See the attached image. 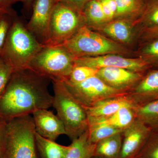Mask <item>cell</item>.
I'll return each mask as SVG.
<instances>
[{"instance_id":"cell-33","label":"cell","mask_w":158,"mask_h":158,"mask_svg":"<svg viewBox=\"0 0 158 158\" xmlns=\"http://www.w3.org/2000/svg\"><path fill=\"white\" fill-rule=\"evenodd\" d=\"M142 37L146 42L158 38V27L143 28Z\"/></svg>"},{"instance_id":"cell-20","label":"cell","mask_w":158,"mask_h":158,"mask_svg":"<svg viewBox=\"0 0 158 158\" xmlns=\"http://www.w3.org/2000/svg\"><path fill=\"white\" fill-rule=\"evenodd\" d=\"M130 23L124 19L111 21L104 26L103 32L119 42H130L133 36L132 28Z\"/></svg>"},{"instance_id":"cell-15","label":"cell","mask_w":158,"mask_h":158,"mask_svg":"<svg viewBox=\"0 0 158 158\" xmlns=\"http://www.w3.org/2000/svg\"><path fill=\"white\" fill-rule=\"evenodd\" d=\"M127 94L106 99L91 106L84 107L88 117L98 118L109 117L123 107L136 106L128 98Z\"/></svg>"},{"instance_id":"cell-21","label":"cell","mask_w":158,"mask_h":158,"mask_svg":"<svg viewBox=\"0 0 158 158\" xmlns=\"http://www.w3.org/2000/svg\"><path fill=\"white\" fill-rule=\"evenodd\" d=\"M135 110L136 118L152 131L158 129V100L136 106Z\"/></svg>"},{"instance_id":"cell-14","label":"cell","mask_w":158,"mask_h":158,"mask_svg":"<svg viewBox=\"0 0 158 158\" xmlns=\"http://www.w3.org/2000/svg\"><path fill=\"white\" fill-rule=\"evenodd\" d=\"M127 96L135 106L158 100V68L145 73Z\"/></svg>"},{"instance_id":"cell-36","label":"cell","mask_w":158,"mask_h":158,"mask_svg":"<svg viewBox=\"0 0 158 158\" xmlns=\"http://www.w3.org/2000/svg\"><path fill=\"white\" fill-rule=\"evenodd\" d=\"M34 0H23V7L27 11H29L32 9Z\"/></svg>"},{"instance_id":"cell-39","label":"cell","mask_w":158,"mask_h":158,"mask_svg":"<svg viewBox=\"0 0 158 158\" xmlns=\"http://www.w3.org/2000/svg\"></svg>"},{"instance_id":"cell-34","label":"cell","mask_w":158,"mask_h":158,"mask_svg":"<svg viewBox=\"0 0 158 158\" xmlns=\"http://www.w3.org/2000/svg\"><path fill=\"white\" fill-rule=\"evenodd\" d=\"M70 4L75 8L82 11V9L89 0H61Z\"/></svg>"},{"instance_id":"cell-22","label":"cell","mask_w":158,"mask_h":158,"mask_svg":"<svg viewBox=\"0 0 158 158\" xmlns=\"http://www.w3.org/2000/svg\"><path fill=\"white\" fill-rule=\"evenodd\" d=\"M116 18L141 16L147 0H115Z\"/></svg>"},{"instance_id":"cell-3","label":"cell","mask_w":158,"mask_h":158,"mask_svg":"<svg viewBox=\"0 0 158 158\" xmlns=\"http://www.w3.org/2000/svg\"><path fill=\"white\" fill-rule=\"evenodd\" d=\"M52 83V107L64 124L66 135L72 141L88 130V115L84 106L72 95L63 82Z\"/></svg>"},{"instance_id":"cell-7","label":"cell","mask_w":158,"mask_h":158,"mask_svg":"<svg viewBox=\"0 0 158 158\" xmlns=\"http://www.w3.org/2000/svg\"><path fill=\"white\" fill-rule=\"evenodd\" d=\"M85 25L82 11L59 0L50 22L48 40L45 45H60Z\"/></svg>"},{"instance_id":"cell-27","label":"cell","mask_w":158,"mask_h":158,"mask_svg":"<svg viewBox=\"0 0 158 158\" xmlns=\"http://www.w3.org/2000/svg\"><path fill=\"white\" fill-rule=\"evenodd\" d=\"M134 158H158V129L152 131L144 146Z\"/></svg>"},{"instance_id":"cell-38","label":"cell","mask_w":158,"mask_h":158,"mask_svg":"<svg viewBox=\"0 0 158 158\" xmlns=\"http://www.w3.org/2000/svg\"><path fill=\"white\" fill-rule=\"evenodd\" d=\"M92 158H101L99 157L95 156H94Z\"/></svg>"},{"instance_id":"cell-6","label":"cell","mask_w":158,"mask_h":158,"mask_svg":"<svg viewBox=\"0 0 158 158\" xmlns=\"http://www.w3.org/2000/svg\"><path fill=\"white\" fill-rule=\"evenodd\" d=\"M60 45L64 47L74 58L127 52L119 44L91 31L85 25Z\"/></svg>"},{"instance_id":"cell-19","label":"cell","mask_w":158,"mask_h":158,"mask_svg":"<svg viewBox=\"0 0 158 158\" xmlns=\"http://www.w3.org/2000/svg\"><path fill=\"white\" fill-rule=\"evenodd\" d=\"M122 132L110 136L96 143L95 156L119 158L122 144Z\"/></svg>"},{"instance_id":"cell-25","label":"cell","mask_w":158,"mask_h":158,"mask_svg":"<svg viewBox=\"0 0 158 158\" xmlns=\"http://www.w3.org/2000/svg\"><path fill=\"white\" fill-rule=\"evenodd\" d=\"M123 130L118 129L107 125H93L88 126V137L91 143L96 144L98 141Z\"/></svg>"},{"instance_id":"cell-35","label":"cell","mask_w":158,"mask_h":158,"mask_svg":"<svg viewBox=\"0 0 158 158\" xmlns=\"http://www.w3.org/2000/svg\"><path fill=\"white\" fill-rule=\"evenodd\" d=\"M19 2H22L23 0H0V8L12 9L13 5Z\"/></svg>"},{"instance_id":"cell-2","label":"cell","mask_w":158,"mask_h":158,"mask_svg":"<svg viewBox=\"0 0 158 158\" xmlns=\"http://www.w3.org/2000/svg\"><path fill=\"white\" fill-rule=\"evenodd\" d=\"M17 15L15 17L0 57L14 71L27 69L43 47Z\"/></svg>"},{"instance_id":"cell-16","label":"cell","mask_w":158,"mask_h":158,"mask_svg":"<svg viewBox=\"0 0 158 158\" xmlns=\"http://www.w3.org/2000/svg\"><path fill=\"white\" fill-rule=\"evenodd\" d=\"M135 107H123L113 115L105 118L88 117V125H107L118 129L123 130L136 119Z\"/></svg>"},{"instance_id":"cell-8","label":"cell","mask_w":158,"mask_h":158,"mask_svg":"<svg viewBox=\"0 0 158 158\" xmlns=\"http://www.w3.org/2000/svg\"><path fill=\"white\" fill-rule=\"evenodd\" d=\"M63 82L72 95L85 107L91 106L103 100L128 93L112 88L97 75L80 83Z\"/></svg>"},{"instance_id":"cell-24","label":"cell","mask_w":158,"mask_h":158,"mask_svg":"<svg viewBox=\"0 0 158 158\" xmlns=\"http://www.w3.org/2000/svg\"><path fill=\"white\" fill-rule=\"evenodd\" d=\"M139 21L143 28L158 27V0H147Z\"/></svg>"},{"instance_id":"cell-31","label":"cell","mask_w":158,"mask_h":158,"mask_svg":"<svg viewBox=\"0 0 158 158\" xmlns=\"http://www.w3.org/2000/svg\"><path fill=\"white\" fill-rule=\"evenodd\" d=\"M106 22L112 21L116 17V6L115 0H99Z\"/></svg>"},{"instance_id":"cell-23","label":"cell","mask_w":158,"mask_h":158,"mask_svg":"<svg viewBox=\"0 0 158 158\" xmlns=\"http://www.w3.org/2000/svg\"><path fill=\"white\" fill-rule=\"evenodd\" d=\"M85 25L91 26L107 22L99 0H89L82 10Z\"/></svg>"},{"instance_id":"cell-17","label":"cell","mask_w":158,"mask_h":158,"mask_svg":"<svg viewBox=\"0 0 158 158\" xmlns=\"http://www.w3.org/2000/svg\"><path fill=\"white\" fill-rule=\"evenodd\" d=\"M35 140L40 158H65L69 149V145H61L36 132Z\"/></svg>"},{"instance_id":"cell-4","label":"cell","mask_w":158,"mask_h":158,"mask_svg":"<svg viewBox=\"0 0 158 158\" xmlns=\"http://www.w3.org/2000/svg\"><path fill=\"white\" fill-rule=\"evenodd\" d=\"M32 115L8 121L6 144L1 158H40Z\"/></svg>"},{"instance_id":"cell-12","label":"cell","mask_w":158,"mask_h":158,"mask_svg":"<svg viewBox=\"0 0 158 158\" xmlns=\"http://www.w3.org/2000/svg\"><path fill=\"white\" fill-rule=\"evenodd\" d=\"M144 73L124 68L107 67L99 69L97 76L112 88L129 93L141 81Z\"/></svg>"},{"instance_id":"cell-5","label":"cell","mask_w":158,"mask_h":158,"mask_svg":"<svg viewBox=\"0 0 158 158\" xmlns=\"http://www.w3.org/2000/svg\"><path fill=\"white\" fill-rule=\"evenodd\" d=\"M74 57L61 45H44L27 69L52 82L66 80L74 65Z\"/></svg>"},{"instance_id":"cell-18","label":"cell","mask_w":158,"mask_h":158,"mask_svg":"<svg viewBox=\"0 0 158 158\" xmlns=\"http://www.w3.org/2000/svg\"><path fill=\"white\" fill-rule=\"evenodd\" d=\"M96 144L89 141L88 130L72 140L65 158H92L95 156Z\"/></svg>"},{"instance_id":"cell-30","label":"cell","mask_w":158,"mask_h":158,"mask_svg":"<svg viewBox=\"0 0 158 158\" xmlns=\"http://www.w3.org/2000/svg\"><path fill=\"white\" fill-rule=\"evenodd\" d=\"M14 72L11 65L0 57V97L5 91Z\"/></svg>"},{"instance_id":"cell-13","label":"cell","mask_w":158,"mask_h":158,"mask_svg":"<svg viewBox=\"0 0 158 158\" xmlns=\"http://www.w3.org/2000/svg\"><path fill=\"white\" fill-rule=\"evenodd\" d=\"M31 115L36 132L40 136L55 141L59 136L66 135L62 120L48 109L36 110Z\"/></svg>"},{"instance_id":"cell-10","label":"cell","mask_w":158,"mask_h":158,"mask_svg":"<svg viewBox=\"0 0 158 158\" xmlns=\"http://www.w3.org/2000/svg\"><path fill=\"white\" fill-rule=\"evenodd\" d=\"M59 0H34L31 19L26 24L29 31L39 42L46 45L53 11Z\"/></svg>"},{"instance_id":"cell-37","label":"cell","mask_w":158,"mask_h":158,"mask_svg":"<svg viewBox=\"0 0 158 158\" xmlns=\"http://www.w3.org/2000/svg\"><path fill=\"white\" fill-rule=\"evenodd\" d=\"M14 9H8L0 8V15L6 13V12H11V11H14Z\"/></svg>"},{"instance_id":"cell-29","label":"cell","mask_w":158,"mask_h":158,"mask_svg":"<svg viewBox=\"0 0 158 158\" xmlns=\"http://www.w3.org/2000/svg\"><path fill=\"white\" fill-rule=\"evenodd\" d=\"M146 42L140 51V57L148 61L152 67L158 66V38Z\"/></svg>"},{"instance_id":"cell-1","label":"cell","mask_w":158,"mask_h":158,"mask_svg":"<svg viewBox=\"0 0 158 158\" xmlns=\"http://www.w3.org/2000/svg\"><path fill=\"white\" fill-rule=\"evenodd\" d=\"M51 81L29 69L14 71L0 97V118L8 121L52 106Z\"/></svg>"},{"instance_id":"cell-32","label":"cell","mask_w":158,"mask_h":158,"mask_svg":"<svg viewBox=\"0 0 158 158\" xmlns=\"http://www.w3.org/2000/svg\"><path fill=\"white\" fill-rule=\"evenodd\" d=\"M8 121L0 118V158L6 144Z\"/></svg>"},{"instance_id":"cell-9","label":"cell","mask_w":158,"mask_h":158,"mask_svg":"<svg viewBox=\"0 0 158 158\" xmlns=\"http://www.w3.org/2000/svg\"><path fill=\"white\" fill-rule=\"evenodd\" d=\"M75 65H86L93 68L114 67L126 69L137 72L145 73L152 65L143 58H128L118 54H108L97 56L74 58Z\"/></svg>"},{"instance_id":"cell-28","label":"cell","mask_w":158,"mask_h":158,"mask_svg":"<svg viewBox=\"0 0 158 158\" xmlns=\"http://www.w3.org/2000/svg\"><path fill=\"white\" fill-rule=\"evenodd\" d=\"M17 15L15 10L0 15V55L15 17Z\"/></svg>"},{"instance_id":"cell-11","label":"cell","mask_w":158,"mask_h":158,"mask_svg":"<svg viewBox=\"0 0 158 158\" xmlns=\"http://www.w3.org/2000/svg\"><path fill=\"white\" fill-rule=\"evenodd\" d=\"M138 118L122 131V144L119 158H134L144 146L152 132Z\"/></svg>"},{"instance_id":"cell-26","label":"cell","mask_w":158,"mask_h":158,"mask_svg":"<svg viewBox=\"0 0 158 158\" xmlns=\"http://www.w3.org/2000/svg\"><path fill=\"white\" fill-rule=\"evenodd\" d=\"M98 69L86 65L74 64L68 77L63 82L70 83H80L90 77L97 75Z\"/></svg>"}]
</instances>
